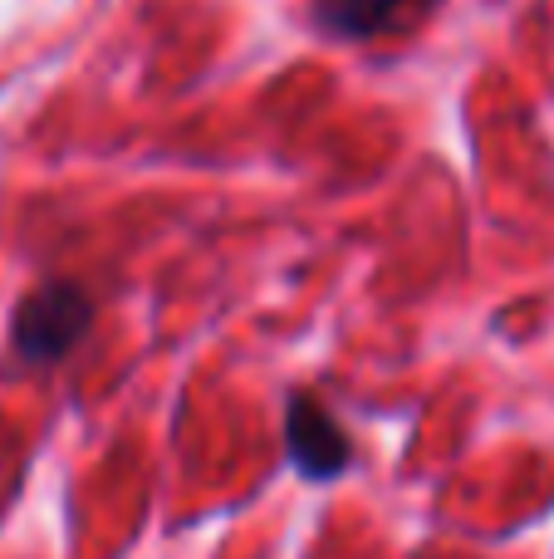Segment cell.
Listing matches in <instances>:
<instances>
[{
    "instance_id": "1",
    "label": "cell",
    "mask_w": 554,
    "mask_h": 559,
    "mask_svg": "<svg viewBox=\"0 0 554 559\" xmlns=\"http://www.w3.org/2000/svg\"><path fill=\"white\" fill-rule=\"evenodd\" d=\"M94 324V299L69 280H49L20 305L15 314V354L25 364H59Z\"/></svg>"
},
{
    "instance_id": "2",
    "label": "cell",
    "mask_w": 554,
    "mask_h": 559,
    "mask_svg": "<svg viewBox=\"0 0 554 559\" xmlns=\"http://www.w3.org/2000/svg\"><path fill=\"white\" fill-rule=\"evenodd\" d=\"M290 462L300 466L310 481H334L344 466L353 462V447L344 437V427L329 417V407L314 403V397H294L290 403Z\"/></svg>"
},
{
    "instance_id": "3",
    "label": "cell",
    "mask_w": 554,
    "mask_h": 559,
    "mask_svg": "<svg viewBox=\"0 0 554 559\" xmlns=\"http://www.w3.org/2000/svg\"><path fill=\"white\" fill-rule=\"evenodd\" d=\"M427 5L432 0H324L320 20L334 29V35L373 39V35H388V29L418 20Z\"/></svg>"
}]
</instances>
